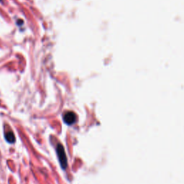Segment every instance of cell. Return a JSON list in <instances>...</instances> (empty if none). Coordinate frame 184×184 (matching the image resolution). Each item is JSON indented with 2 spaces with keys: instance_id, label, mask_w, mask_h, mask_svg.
<instances>
[{
  "instance_id": "obj_3",
  "label": "cell",
  "mask_w": 184,
  "mask_h": 184,
  "mask_svg": "<svg viewBox=\"0 0 184 184\" xmlns=\"http://www.w3.org/2000/svg\"><path fill=\"white\" fill-rule=\"evenodd\" d=\"M5 136H6L7 140V141L9 142V143H14V140H15V139H14V134L12 133V132H9V133H7Z\"/></svg>"
},
{
  "instance_id": "obj_1",
  "label": "cell",
  "mask_w": 184,
  "mask_h": 184,
  "mask_svg": "<svg viewBox=\"0 0 184 184\" xmlns=\"http://www.w3.org/2000/svg\"><path fill=\"white\" fill-rule=\"evenodd\" d=\"M56 151L62 168L65 169L67 167V158L66 153H65L64 148H63V147L61 145L58 144L56 148Z\"/></svg>"
},
{
  "instance_id": "obj_2",
  "label": "cell",
  "mask_w": 184,
  "mask_h": 184,
  "mask_svg": "<svg viewBox=\"0 0 184 184\" xmlns=\"http://www.w3.org/2000/svg\"><path fill=\"white\" fill-rule=\"evenodd\" d=\"M76 116L73 112H68L63 116V121L68 125H73L76 122Z\"/></svg>"
}]
</instances>
